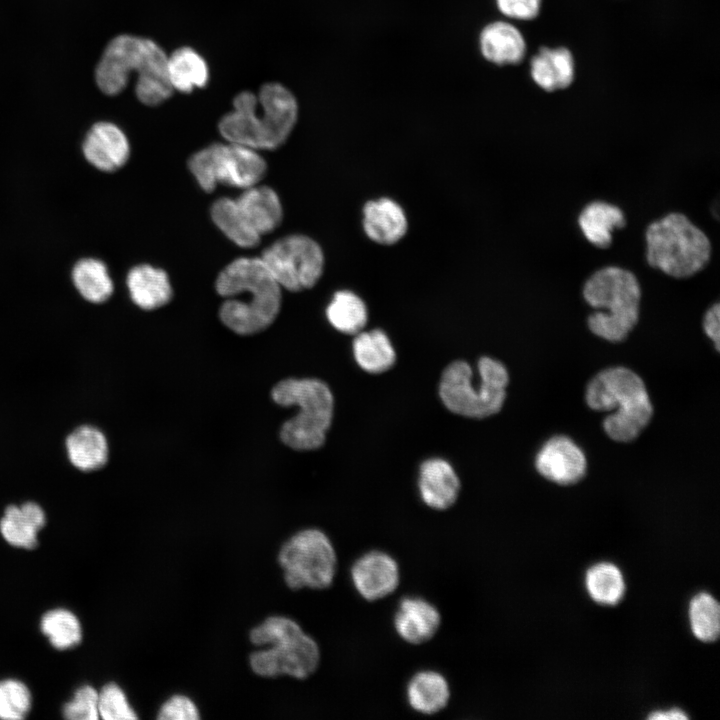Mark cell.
Segmentation results:
<instances>
[{
  "label": "cell",
  "mask_w": 720,
  "mask_h": 720,
  "mask_svg": "<svg viewBox=\"0 0 720 720\" xmlns=\"http://www.w3.org/2000/svg\"><path fill=\"white\" fill-rule=\"evenodd\" d=\"M216 290L227 300L219 316L225 326L240 335H251L269 327L281 306V287L261 258L242 257L218 275Z\"/></svg>",
  "instance_id": "6da1fadb"
},
{
  "label": "cell",
  "mask_w": 720,
  "mask_h": 720,
  "mask_svg": "<svg viewBox=\"0 0 720 720\" xmlns=\"http://www.w3.org/2000/svg\"><path fill=\"white\" fill-rule=\"evenodd\" d=\"M132 71L137 73L135 93L141 103L156 106L172 95L164 50L148 38L118 35L107 44L96 66V84L104 94L117 95Z\"/></svg>",
  "instance_id": "7a4b0ae2"
},
{
  "label": "cell",
  "mask_w": 720,
  "mask_h": 720,
  "mask_svg": "<svg viewBox=\"0 0 720 720\" xmlns=\"http://www.w3.org/2000/svg\"><path fill=\"white\" fill-rule=\"evenodd\" d=\"M298 115L294 95L282 84L266 83L256 95L243 91L233 99V109L219 124L223 138L255 150L282 145L293 130Z\"/></svg>",
  "instance_id": "3957f363"
},
{
  "label": "cell",
  "mask_w": 720,
  "mask_h": 720,
  "mask_svg": "<svg viewBox=\"0 0 720 720\" xmlns=\"http://www.w3.org/2000/svg\"><path fill=\"white\" fill-rule=\"evenodd\" d=\"M587 405L596 411H612L603 421L606 434L617 442H631L649 424L653 415L641 377L625 367L602 370L588 383Z\"/></svg>",
  "instance_id": "277c9868"
},
{
  "label": "cell",
  "mask_w": 720,
  "mask_h": 720,
  "mask_svg": "<svg viewBox=\"0 0 720 720\" xmlns=\"http://www.w3.org/2000/svg\"><path fill=\"white\" fill-rule=\"evenodd\" d=\"M249 637L254 645L267 646L249 657L252 670L259 676L288 675L304 679L319 666L318 644L288 617H268L250 631Z\"/></svg>",
  "instance_id": "5b68a950"
},
{
  "label": "cell",
  "mask_w": 720,
  "mask_h": 720,
  "mask_svg": "<svg viewBox=\"0 0 720 720\" xmlns=\"http://www.w3.org/2000/svg\"><path fill=\"white\" fill-rule=\"evenodd\" d=\"M585 301L595 309L588 317L593 334L610 342L623 341L639 320L641 288L637 277L618 266L594 272L583 287Z\"/></svg>",
  "instance_id": "8992f818"
},
{
  "label": "cell",
  "mask_w": 720,
  "mask_h": 720,
  "mask_svg": "<svg viewBox=\"0 0 720 720\" xmlns=\"http://www.w3.org/2000/svg\"><path fill=\"white\" fill-rule=\"evenodd\" d=\"M272 399L281 406H296L298 413L280 430L282 442L294 450L320 448L333 418L334 399L329 387L314 378L284 379L272 389Z\"/></svg>",
  "instance_id": "52a82bcc"
},
{
  "label": "cell",
  "mask_w": 720,
  "mask_h": 720,
  "mask_svg": "<svg viewBox=\"0 0 720 720\" xmlns=\"http://www.w3.org/2000/svg\"><path fill=\"white\" fill-rule=\"evenodd\" d=\"M645 238L648 264L673 278L691 277L711 256L707 235L681 213H670L651 223Z\"/></svg>",
  "instance_id": "ba28073f"
},
{
  "label": "cell",
  "mask_w": 720,
  "mask_h": 720,
  "mask_svg": "<svg viewBox=\"0 0 720 720\" xmlns=\"http://www.w3.org/2000/svg\"><path fill=\"white\" fill-rule=\"evenodd\" d=\"M480 382L477 389L472 383L470 365L454 361L443 371L439 395L445 407L454 414L469 418H486L498 413L506 398L509 374L498 360L482 357L478 361Z\"/></svg>",
  "instance_id": "9c48e42d"
},
{
  "label": "cell",
  "mask_w": 720,
  "mask_h": 720,
  "mask_svg": "<svg viewBox=\"0 0 720 720\" xmlns=\"http://www.w3.org/2000/svg\"><path fill=\"white\" fill-rule=\"evenodd\" d=\"M287 586L326 589L337 572V554L329 537L321 530H301L286 541L278 555Z\"/></svg>",
  "instance_id": "30bf717a"
},
{
  "label": "cell",
  "mask_w": 720,
  "mask_h": 720,
  "mask_svg": "<svg viewBox=\"0 0 720 720\" xmlns=\"http://www.w3.org/2000/svg\"><path fill=\"white\" fill-rule=\"evenodd\" d=\"M189 169L199 186L212 192L218 184L242 189L257 185L267 166L257 150L227 141L196 152L189 160Z\"/></svg>",
  "instance_id": "8fae6325"
},
{
  "label": "cell",
  "mask_w": 720,
  "mask_h": 720,
  "mask_svg": "<svg viewBox=\"0 0 720 720\" xmlns=\"http://www.w3.org/2000/svg\"><path fill=\"white\" fill-rule=\"evenodd\" d=\"M260 258L280 287L293 292L313 287L324 268L321 247L305 235H290L277 240Z\"/></svg>",
  "instance_id": "7c38bea8"
},
{
  "label": "cell",
  "mask_w": 720,
  "mask_h": 720,
  "mask_svg": "<svg viewBox=\"0 0 720 720\" xmlns=\"http://www.w3.org/2000/svg\"><path fill=\"white\" fill-rule=\"evenodd\" d=\"M355 590L367 601H378L393 594L400 585V567L387 552L371 550L358 557L350 568Z\"/></svg>",
  "instance_id": "4fadbf2b"
},
{
  "label": "cell",
  "mask_w": 720,
  "mask_h": 720,
  "mask_svg": "<svg viewBox=\"0 0 720 720\" xmlns=\"http://www.w3.org/2000/svg\"><path fill=\"white\" fill-rule=\"evenodd\" d=\"M535 467L544 478L559 485H571L584 477L587 461L572 439L559 435L544 443L536 455Z\"/></svg>",
  "instance_id": "5bb4252c"
},
{
  "label": "cell",
  "mask_w": 720,
  "mask_h": 720,
  "mask_svg": "<svg viewBox=\"0 0 720 720\" xmlns=\"http://www.w3.org/2000/svg\"><path fill=\"white\" fill-rule=\"evenodd\" d=\"M82 149L86 160L104 172L120 169L130 154L125 133L117 125L107 121L92 125L85 136Z\"/></svg>",
  "instance_id": "9a60e30c"
},
{
  "label": "cell",
  "mask_w": 720,
  "mask_h": 720,
  "mask_svg": "<svg viewBox=\"0 0 720 720\" xmlns=\"http://www.w3.org/2000/svg\"><path fill=\"white\" fill-rule=\"evenodd\" d=\"M441 623L442 616L438 608L418 596L402 598L393 618L397 635L412 645H421L432 640Z\"/></svg>",
  "instance_id": "2e32d148"
},
{
  "label": "cell",
  "mask_w": 720,
  "mask_h": 720,
  "mask_svg": "<svg viewBox=\"0 0 720 720\" xmlns=\"http://www.w3.org/2000/svg\"><path fill=\"white\" fill-rule=\"evenodd\" d=\"M418 487L424 504L441 511L449 509L457 501L460 481L447 461L431 458L420 466Z\"/></svg>",
  "instance_id": "e0dca14e"
},
{
  "label": "cell",
  "mask_w": 720,
  "mask_h": 720,
  "mask_svg": "<svg viewBox=\"0 0 720 720\" xmlns=\"http://www.w3.org/2000/svg\"><path fill=\"white\" fill-rule=\"evenodd\" d=\"M363 228L378 244L393 245L406 234L408 221L402 207L392 199L368 201L363 208Z\"/></svg>",
  "instance_id": "ac0fdd59"
},
{
  "label": "cell",
  "mask_w": 720,
  "mask_h": 720,
  "mask_svg": "<svg viewBox=\"0 0 720 720\" xmlns=\"http://www.w3.org/2000/svg\"><path fill=\"white\" fill-rule=\"evenodd\" d=\"M483 57L496 65H515L526 54V42L521 31L514 25L495 21L486 25L479 37Z\"/></svg>",
  "instance_id": "d6986e66"
},
{
  "label": "cell",
  "mask_w": 720,
  "mask_h": 720,
  "mask_svg": "<svg viewBox=\"0 0 720 720\" xmlns=\"http://www.w3.org/2000/svg\"><path fill=\"white\" fill-rule=\"evenodd\" d=\"M530 73L536 85L545 91L565 89L575 77L573 55L565 47H542L531 60Z\"/></svg>",
  "instance_id": "ffe728a7"
},
{
  "label": "cell",
  "mask_w": 720,
  "mask_h": 720,
  "mask_svg": "<svg viewBox=\"0 0 720 720\" xmlns=\"http://www.w3.org/2000/svg\"><path fill=\"white\" fill-rule=\"evenodd\" d=\"M249 225L261 236L276 229L282 220L283 211L276 192L268 186L254 185L236 199Z\"/></svg>",
  "instance_id": "44dd1931"
},
{
  "label": "cell",
  "mask_w": 720,
  "mask_h": 720,
  "mask_svg": "<svg viewBox=\"0 0 720 720\" xmlns=\"http://www.w3.org/2000/svg\"><path fill=\"white\" fill-rule=\"evenodd\" d=\"M45 521L44 510L37 503L10 505L0 520V531L9 544L33 549L38 544L37 534L45 525Z\"/></svg>",
  "instance_id": "7402d4cb"
},
{
  "label": "cell",
  "mask_w": 720,
  "mask_h": 720,
  "mask_svg": "<svg viewBox=\"0 0 720 720\" xmlns=\"http://www.w3.org/2000/svg\"><path fill=\"white\" fill-rule=\"evenodd\" d=\"M127 287L134 304L144 310L162 307L172 298V287L166 272L148 264L135 266L129 271Z\"/></svg>",
  "instance_id": "603a6c76"
},
{
  "label": "cell",
  "mask_w": 720,
  "mask_h": 720,
  "mask_svg": "<svg viewBox=\"0 0 720 720\" xmlns=\"http://www.w3.org/2000/svg\"><path fill=\"white\" fill-rule=\"evenodd\" d=\"M450 697L451 691L447 679L435 670L416 672L406 687L409 706L423 715L441 712L447 707Z\"/></svg>",
  "instance_id": "cb8c5ba5"
},
{
  "label": "cell",
  "mask_w": 720,
  "mask_h": 720,
  "mask_svg": "<svg viewBox=\"0 0 720 720\" xmlns=\"http://www.w3.org/2000/svg\"><path fill=\"white\" fill-rule=\"evenodd\" d=\"M65 446L70 463L80 471H95L107 463V439L101 430L92 425L74 429L67 436Z\"/></svg>",
  "instance_id": "d4e9b609"
},
{
  "label": "cell",
  "mask_w": 720,
  "mask_h": 720,
  "mask_svg": "<svg viewBox=\"0 0 720 720\" xmlns=\"http://www.w3.org/2000/svg\"><path fill=\"white\" fill-rule=\"evenodd\" d=\"M623 211L608 202L593 201L579 214L578 225L588 242L598 248H607L612 242V233L625 226Z\"/></svg>",
  "instance_id": "484cf974"
},
{
  "label": "cell",
  "mask_w": 720,
  "mask_h": 720,
  "mask_svg": "<svg viewBox=\"0 0 720 720\" xmlns=\"http://www.w3.org/2000/svg\"><path fill=\"white\" fill-rule=\"evenodd\" d=\"M353 354L357 364L372 374L389 370L396 360L388 336L380 329L357 333L353 341Z\"/></svg>",
  "instance_id": "4316f807"
},
{
  "label": "cell",
  "mask_w": 720,
  "mask_h": 720,
  "mask_svg": "<svg viewBox=\"0 0 720 720\" xmlns=\"http://www.w3.org/2000/svg\"><path fill=\"white\" fill-rule=\"evenodd\" d=\"M168 76L173 90L189 93L207 84L209 69L194 49L181 47L168 56Z\"/></svg>",
  "instance_id": "83f0119b"
},
{
  "label": "cell",
  "mask_w": 720,
  "mask_h": 720,
  "mask_svg": "<svg viewBox=\"0 0 720 720\" xmlns=\"http://www.w3.org/2000/svg\"><path fill=\"white\" fill-rule=\"evenodd\" d=\"M72 280L79 294L94 304L107 301L113 293V282L105 263L95 258L79 260L73 268Z\"/></svg>",
  "instance_id": "f1b7e54d"
},
{
  "label": "cell",
  "mask_w": 720,
  "mask_h": 720,
  "mask_svg": "<svg viewBox=\"0 0 720 720\" xmlns=\"http://www.w3.org/2000/svg\"><path fill=\"white\" fill-rule=\"evenodd\" d=\"M216 226L236 245L251 248L259 244L261 236L249 225L236 199H217L211 207Z\"/></svg>",
  "instance_id": "f546056e"
},
{
  "label": "cell",
  "mask_w": 720,
  "mask_h": 720,
  "mask_svg": "<svg viewBox=\"0 0 720 720\" xmlns=\"http://www.w3.org/2000/svg\"><path fill=\"white\" fill-rule=\"evenodd\" d=\"M329 323L338 331L354 335L362 331L368 320L364 301L355 293L342 290L334 294L326 309Z\"/></svg>",
  "instance_id": "4dcf8cb0"
},
{
  "label": "cell",
  "mask_w": 720,
  "mask_h": 720,
  "mask_svg": "<svg viewBox=\"0 0 720 720\" xmlns=\"http://www.w3.org/2000/svg\"><path fill=\"white\" fill-rule=\"evenodd\" d=\"M586 588L591 598L603 605H615L624 596L625 582L619 568L609 562L593 565L586 573Z\"/></svg>",
  "instance_id": "1f68e13d"
},
{
  "label": "cell",
  "mask_w": 720,
  "mask_h": 720,
  "mask_svg": "<svg viewBox=\"0 0 720 720\" xmlns=\"http://www.w3.org/2000/svg\"><path fill=\"white\" fill-rule=\"evenodd\" d=\"M41 630L51 645L60 650L78 645L82 638L79 620L66 609H54L44 614Z\"/></svg>",
  "instance_id": "d6a6232c"
},
{
  "label": "cell",
  "mask_w": 720,
  "mask_h": 720,
  "mask_svg": "<svg viewBox=\"0 0 720 720\" xmlns=\"http://www.w3.org/2000/svg\"><path fill=\"white\" fill-rule=\"evenodd\" d=\"M689 619L693 634L701 641H715L720 633V606L706 592L694 596L689 605Z\"/></svg>",
  "instance_id": "836d02e7"
},
{
  "label": "cell",
  "mask_w": 720,
  "mask_h": 720,
  "mask_svg": "<svg viewBox=\"0 0 720 720\" xmlns=\"http://www.w3.org/2000/svg\"><path fill=\"white\" fill-rule=\"evenodd\" d=\"M31 708V694L27 686L14 679L0 681V718L18 720Z\"/></svg>",
  "instance_id": "e575fe53"
},
{
  "label": "cell",
  "mask_w": 720,
  "mask_h": 720,
  "mask_svg": "<svg viewBox=\"0 0 720 720\" xmlns=\"http://www.w3.org/2000/svg\"><path fill=\"white\" fill-rule=\"evenodd\" d=\"M98 713L105 720L137 718L124 692L114 683L105 685L98 693Z\"/></svg>",
  "instance_id": "d590c367"
},
{
  "label": "cell",
  "mask_w": 720,
  "mask_h": 720,
  "mask_svg": "<svg viewBox=\"0 0 720 720\" xmlns=\"http://www.w3.org/2000/svg\"><path fill=\"white\" fill-rule=\"evenodd\" d=\"M63 716L70 720H95L99 718L98 693L91 686H82L73 699L63 707Z\"/></svg>",
  "instance_id": "8d00e7d4"
},
{
  "label": "cell",
  "mask_w": 720,
  "mask_h": 720,
  "mask_svg": "<svg viewBox=\"0 0 720 720\" xmlns=\"http://www.w3.org/2000/svg\"><path fill=\"white\" fill-rule=\"evenodd\" d=\"M157 718L161 720H196L199 718V713L191 699L183 695H175L161 706Z\"/></svg>",
  "instance_id": "74e56055"
},
{
  "label": "cell",
  "mask_w": 720,
  "mask_h": 720,
  "mask_svg": "<svg viewBox=\"0 0 720 720\" xmlns=\"http://www.w3.org/2000/svg\"><path fill=\"white\" fill-rule=\"evenodd\" d=\"M542 0H496L499 11L516 20H532L541 9Z\"/></svg>",
  "instance_id": "f35d334b"
},
{
  "label": "cell",
  "mask_w": 720,
  "mask_h": 720,
  "mask_svg": "<svg viewBox=\"0 0 720 720\" xmlns=\"http://www.w3.org/2000/svg\"><path fill=\"white\" fill-rule=\"evenodd\" d=\"M705 334L713 341L715 348L719 351L720 338V309L719 303H715L705 313L703 319Z\"/></svg>",
  "instance_id": "ab89813d"
},
{
  "label": "cell",
  "mask_w": 720,
  "mask_h": 720,
  "mask_svg": "<svg viewBox=\"0 0 720 720\" xmlns=\"http://www.w3.org/2000/svg\"><path fill=\"white\" fill-rule=\"evenodd\" d=\"M647 718L652 720H685L689 717L681 709L673 708L666 711H654Z\"/></svg>",
  "instance_id": "60d3db41"
}]
</instances>
